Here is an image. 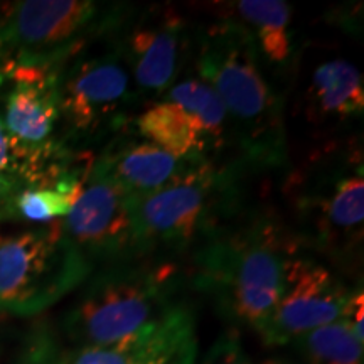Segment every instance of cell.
Returning <instances> with one entry per match:
<instances>
[{"label":"cell","instance_id":"cell-20","mask_svg":"<svg viewBox=\"0 0 364 364\" xmlns=\"http://www.w3.org/2000/svg\"><path fill=\"white\" fill-rule=\"evenodd\" d=\"M75 201V196L58 189H22L14 199L11 220L49 225L66 218Z\"/></svg>","mask_w":364,"mask_h":364},{"label":"cell","instance_id":"cell-6","mask_svg":"<svg viewBox=\"0 0 364 364\" xmlns=\"http://www.w3.org/2000/svg\"><path fill=\"white\" fill-rule=\"evenodd\" d=\"M134 11L124 2L22 0L4 7L0 76L16 68L61 70L71 58L120 29Z\"/></svg>","mask_w":364,"mask_h":364},{"label":"cell","instance_id":"cell-27","mask_svg":"<svg viewBox=\"0 0 364 364\" xmlns=\"http://www.w3.org/2000/svg\"><path fill=\"white\" fill-rule=\"evenodd\" d=\"M4 7H6V4H0V24H2V17H4Z\"/></svg>","mask_w":364,"mask_h":364},{"label":"cell","instance_id":"cell-13","mask_svg":"<svg viewBox=\"0 0 364 364\" xmlns=\"http://www.w3.org/2000/svg\"><path fill=\"white\" fill-rule=\"evenodd\" d=\"M58 73L46 68H16L6 75L12 88L2 122L9 135L27 149H44L61 140L54 135L61 124Z\"/></svg>","mask_w":364,"mask_h":364},{"label":"cell","instance_id":"cell-25","mask_svg":"<svg viewBox=\"0 0 364 364\" xmlns=\"http://www.w3.org/2000/svg\"><path fill=\"white\" fill-rule=\"evenodd\" d=\"M363 311H364V295L361 289H356L351 302H349L348 311H346L343 321L349 326V329L354 334L359 343L364 341V332H363Z\"/></svg>","mask_w":364,"mask_h":364},{"label":"cell","instance_id":"cell-22","mask_svg":"<svg viewBox=\"0 0 364 364\" xmlns=\"http://www.w3.org/2000/svg\"><path fill=\"white\" fill-rule=\"evenodd\" d=\"M61 348L48 326H39L29 332L12 364H56Z\"/></svg>","mask_w":364,"mask_h":364},{"label":"cell","instance_id":"cell-7","mask_svg":"<svg viewBox=\"0 0 364 364\" xmlns=\"http://www.w3.org/2000/svg\"><path fill=\"white\" fill-rule=\"evenodd\" d=\"M118 31L88 46L58 73L61 140L73 150L110 140L129 127L132 110L140 105Z\"/></svg>","mask_w":364,"mask_h":364},{"label":"cell","instance_id":"cell-12","mask_svg":"<svg viewBox=\"0 0 364 364\" xmlns=\"http://www.w3.org/2000/svg\"><path fill=\"white\" fill-rule=\"evenodd\" d=\"M95 162L129 198H142L167 188L206 161L174 157L125 127L105 144Z\"/></svg>","mask_w":364,"mask_h":364},{"label":"cell","instance_id":"cell-17","mask_svg":"<svg viewBox=\"0 0 364 364\" xmlns=\"http://www.w3.org/2000/svg\"><path fill=\"white\" fill-rule=\"evenodd\" d=\"M161 98L169 100L184 108L191 117L198 122L211 156L216 161H225L223 154L233 144L230 120L221 100L211 86L204 83L198 76L181 78L172 88Z\"/></svg>","mask_w":364,"mask_h":364},{"label":"cell","instance_id":"cell-24","mask_svg":"<svg viewBox=\"0 0 364 364\" xmlns=\"http://www.w3.org/2000/svg\"><path fill=\"white\" fill-rule=\"evenodd\" d=\"M22 189L26 188L19 181L0 172V221L11 220L14 199Z\"/></svg>","mask_w":364,"mask_h":364},{"label":"cell","instance_id":"cell-9","mask_svg":"<svg viewBox=\"0 0 364 364\" xmlns=\"http://www.w3.org/2000/svg\"><path fill=\"white\" fill-rule=\"evenodd\" d=\"M194 29L171 6H150L142 11L134 7L120 27L122 53L136 97L145 107L181 80L193 58Z\"/></svg>","mask_w":364,"mask_h":364},{"label":"cell","instance_id":"cell-5","mask_svg":"<svg viewBox=\"0 0 364 364\" xmlns=\"http://www.w3.org/2000/svg\"><path fill=\"white\" fill-rule=\"evenodd\" d=\"M287 188L300 247L344 265L356 260L364 235L361 145L351 140L316 150Z\"/></svg>","mask_w":364,"mask_h":364},{"label":"cell","instance_id":"cell-16","mask_svg":"<svg viewBox=\"0 0 364 364\" xmlns=\"http://www.w3.org/2000/svg\"><path fill=\"white\" fill-rule=\"evenodd\" d=\"M130 127L144 140L174 157L216 161L198 122L184 108L166 98L147 105L140 115L130 122Z\"/></svg>","mask_w":364,"mask_h":364},{"label":"cell","instance_id":"cell-10","mask_svg":"<svg viewBox=\"0 0 364 364\" xmlns=\"http://www.w3.org/2000/svg\"><path fill=\"white\" fill-rule=\"evenodd\" d=\"M356 289L299 248L285 263L284 285L258 338L267 346H290L317 327L341 321Z\"/></svg>","mask_w":364,"mask_h":364},{"label":"cell","instance_id":"cell-14","mask_svg":"<svg viewBox=\"0 0 364 364\" xmlns=\"http://www.w3.org/2000/svg\"><path fill=\"white\" fill-rule=\"evenodd\" d=\"M300 107L304 120L326 134L356 124L364 112L361 71L344 58L318 63L304 86Z\"/></svg>","mask_w":364,"mask_h":364},{"label":"cell","instance_id":"cell-15","mask_svg":"<svg viewBox=\"0 0 364 364\" xmlns=\"http://www.w3.org/2000/svg\"><path fill=\"white\" fill-rule=\"evenodd\" d=\"M223 11L225 17L247 31L263 66L290 71L297 51L290 4L284 0H238L223 4Z\"/></svg>","mask_w":364,"mask_h":364},{"label":"cell","instance_id":"cell-26","mask_svg":"<svg viewBox=\"0 0 364 364\" xmlns=\"http://www.w3.org/2000/svg\"><path fill=\"white\" fill-rule=\"evenodd\" d=\"M262 364H295V363H290V361H284V359H267V361H263Z\"/></svg>","mask_w":364,"mask_h":364},{"label":"cell","instance_id":"cell-23","mask_svg":"<svg viewBox=\"0 0 364 364\" xmlns=\"http://www.w3.org/2000/svg\"><path fill=\"white\" fill-rule=\"evenodd\" d=\"M196 364H255L245 349L238 329H228L218 336L211 348Z\"/></svg>","mask_w":364,"mask_h":364},{"label":"cell","instance_id":"cell-21","mask_svg":"<svg viewBox=\"0 0 364 364\" xmlns=\"http://www.w3.org/2000/svg\"><path fill=\"white\" fill-rule=\"evenodd\" d=\"M198 349L196 318L189 311L177 322L166 339L135 364H196Z\"/></svg>","mask_w":364,"mask_h":364},{"label":"cell","instance_id":"cell-28","mask_svg":"<svg viewBox=\"0 0 364 364\" xmlns=\"http://www.w3.org/2000/svg\"><path fill=\"white\" fill-rule=\"evenodd\" d=\"M4 83H6V81H4V78H2V76H0V86H2Z\"/></svg>","mask_w":364,"mask_h":364},{"label":"cell","instance_id":"cell-19","mask_svg":"<svg viewBox=\"0 0 364 364\" xmlns=\"http://www.w3.org/2000/svg\"><path fill=\"white\" fill-rule=\"evenodd\" d=\"M290 346L307 364H363V343L343 318L300 336Z\"/></svg>","mask_w":364,"mask_h":364},{"label":"cell","instance_id":"cell-4","mask_svg":"<svg viewBox=\"0 0 364 364\" xmlns=\"http://www.w3.org/2000/svg\"><path fill=\"white\" fill-rule=\"evenodd\" d=\"M182 272L169 258H134L98 268L65 316L73 348L105 346L162 324L184 304Z\"/></svg>","mask_w":364,"mask_h":364},{"label":"cell","instance_id":"cell-1","mask_svg":"<svg viewBox=\"0 0 364 364\" xmlns=\"http://www.w3.org/2000/svg\"><path fill=\"white\" fill-rule=\"evenodd\" d=\"M299 248L277 213L245 208L191 252L193 285L235 329L260 334L279 302L285 263Z\"/></svg>","mask_w":364,"mask_h":364},{"label":"cell","instance_id":"cell-18","mask_svg":"<svg viewBox=\"0 0 364 364\" xmlns=\"http://www.w3.org/2000/svg\"><path fill=\"white\" fill-rule=\"evenodd\" d=\"M191 309L182 306L164 321L162 324L132 336L124 341L105 346H81L61 351L56 364H135L149 351L171 334L177 322L189 312Z\"/></svg>","mask_w":364,"mask_h":364},{"label":"cell","instance_id":"cell-3","mask_svg":"<svg viewBox=\"0 0 364 364\" xmlns=\"http://www.w3.org/2000/svg\"><path fill=\"white\" fill-rule=\"evenodd\" d=\"M238 159L206 161L157 193L130 198L139 258L194 252L247 208Z\"/></svg>","mask_w":364,"mask_h":364},{"label":"cell","instance_id":"cell-2","mask_svg":"<svg viewBox=\"0 0 364 364\" xmlns=\"http://www.w3.org/2000/svg\"><path fill=\"white\" fill-rule=\"evenodd\" d=\"M194 71L220 97L230 120L236 159L248 172L289 164L285 102L263 70L252 38L230 17L194 29Z\"/></svg>","mask_w":364,"mask_h":364},{"label":"cell","instance_id":"cell-11","mask_svg":"<svg viewBox=\"0 0 364 364\" xmlns=\"http://www.w3.org/2000/svg\"><path fill=\"white\" fill-rule=\"evenodd\" d=\"M61 228L95 270L139 258L130 198L95 159Z\"/></svg>","mask_w":364,"mask_h":364},{"label":"cell","instance_id":"cell-8","mask_svg":"<svg viewBox=\"0 0 364 364\" xmlns=\"http://www.w3.org/2000/svg\"><path fill=\"white\" fill-rule=\"evenodd\" d=\"M93 272L63 233L61 220L0 236V314H41L80 289Z\"/></svg>","mask_w":364,"mask_h":364}]
</instances>
